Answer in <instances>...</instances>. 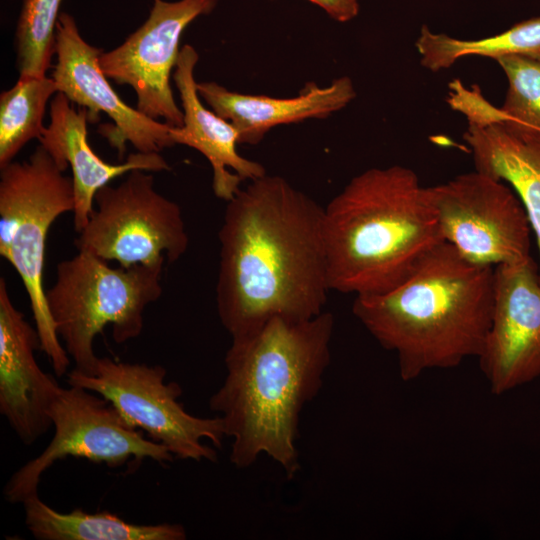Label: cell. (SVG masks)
I'll use <instances>...</instances> for the list:
<instances>
[{
    "instance_id": "23",
    "label": "cell",
    "mask_w": 540,
    "mask_h": 540,
    "mask_svg": "<svg viewBox=\"0 0 540 540\" xmlns=\"http://www.w3.org/2000/svg\"><path fill=\"white\" fill-rule=\"evenodd\" d=\"M508 80L502 117L540 132V61L511 55L496 60Z\"/></svg>"
},
{
    "instance_id": "17",
    "label": "cell",
    "mask_w": 540,
    "mask_h": 540,
    "mask_svg": "<svg viewBox=\"0 0 540 540\" xmlns=\"http://www.w3.org/2000/svg\"><path fill=\"white\" fill-rule=\"evenodd\" d=\"M198 59L193 46L181 48L173 80L181 99L183 124L171 126L170 136L174 144L193 148L209 161L213 192L217 198L228 202L241 189L242 181L262 177L266 170L259 162L238 153V130L202 103L194 77Z\"/></svg>"
},
{
    "instance_id": "21",
    "label": "cell",
    "mask_w": 540,
    "mask_h": 540,
    "mask_svg": "<svg viewBox=\"0 0 540 540\" xmlns=\"http://www.w3.org/2000/svg\"><path fill=\"white\" fill-rule=\"evenodd\" d=\"M58 92L52 77L19 78L0 95V168L14 161L31 140L40 139L43 117L52 95Z\"/></svg>"
},
{
    "instance_id": "1",
    "label": "cell",
    "mask_w": 540,
    "mask_h": 540,
    "mask_svg": "<svg viewBox=\"0 0 540 540\" xmlns=\"http://www.w3.org/2000/svg\"><path fill=\"white\" fill-rule=\"evenodd\" d=\"M324 207L265 174L227 202L219 229L216 306L231 338L273 318L311 319L328 292Z\"/></svg>"
},
{
    "instance_id": "20",
    "label": "cell",
    "mask_w": 540,
    "mask_h": 540,
    "mask_svg": "<svg viewBox=\"0 0 540 540\" xmlns=\"http://www.w3.org/2000/svg\"><path fill=\"white\" fill-rule=\"evenodd\" d=\"M421 65L438 72L466 56L495 60L519 55L540 61V16L521 21L502 33L481 39H458L422 26L415 42Z\"/></svg>"
},
{
    "instance_id": "18",
    "label": "cell",
    "mask_w": 540,
    "mask_h": 540,
    "mask_svg": "<svg viewBox=\"0 0 540 540\" xmlns=\"http://www.w3.org/2000/svg\"><path fill=\"white\" fill-rule=\"evenodd\" d=\"M201 99L239 132V143L257 144L272 128L326 118L355 97L352 80L342 76L327 86L307 83L294 97L279 98L231 91L216 82H199Z\"/></svg>"
},
{
    "instance_id": "6",
    "label": "cell",
    "mask_w": 540,
    "mask_h": 540,
    "mask_svg": "<svg viewBox=\"0 0 540 540\" xmlns=\"http://www.w3.org/2000/svg\"><path fill=\"white\" fill-rule=\"evenodd\" d=\"M0 255L21 278L43 351L58 377L69 355L61 344L44 290L46 241L55 220L74 209L72 177L39 145L28 160L0 168Z\"/></svg>"
},
{
    "instance_id": "10",
    "label": "cell",
    "mask_w": 540,
    "mask_h": 540,
    "mask_svg": "<svg viewBox=\"0 0 540 540\" xmlns=\"http://www.w3.org/2000/svg\"><path fill=\"white\" fill-rule=\"evenodd\" d=\"M426 191L445 241L467 260L495 267L531 256L529 218L503 181L475 170Z\"/></svg>"
},
{
    "instance_id": "2",
    "label": "cell",
    "mask_w": 540,
    "mask_h": 540,
    "mask_svg": "<svg viewBox=\"0 0 540 540\" xmlns=\"http://www.w3.org/2000/svg\"><path fill=\"white\" fill-rule=\"evenodd\" d=\"M334 322L325 310L307 320L277 317L232 338L226 377L209 406L232 438L229 459L234 466L247 468L265 454L288 479L295 477L300 414L322 386Z\"/></svg>"
},
{
    "instance_id": "11",
    "label": "cell",
    "mask_w": 540,
    "mask_h": 540,
    "mask_svg": "<svg viewBox=\"0 0 540 540\" xmlns=\"http://www.w3.org/2000/svg\"><path fill=\"white\" fill-rule=\"evenodd\" d=\"M218 0H154L147 20L115 49L102 52L99 64L119 85H129L137 96V109L146 116L163 118L170 126L183 124V111L171 88V72L180 54L185 28L209 14Z\"/></svg>"
},
{
    "instance_id": "3",
    "label": "cell",
    "mask_w": 540,
    "mask_h": 540,
    "mask_svg": "<svg viewBox=\"0 0 540 540\" xmlns=\"http://www.w3.org/2000/svg\"><path fill=\"white\" fill-rule=\"evenodd\" d=\"M494 268L467 260L444 241L398 287L355 296L352 312L396 354L403 381L455 368L481 352L492 318Z\"/></svg>"
},
{
    "instance_id": "14",
    "label": "cell",
    "mask_w": 540,
    "mask_h": 540,
    "mask_svg": "<svg viewBox=\"0 0 540 540\" xmlns=\"http://www.w3.org/2000/svg\"><path fill=\"white\" fill-rule=\"evenodd\" d=\"M447 103L467 120L463 138L475 170L507 182L522 202L536 237L540 273V132L502 117L478 86L468 88L458 79L449 83Z\"/></svg>"
},
{
    "instance_id": "7",
    "label": "cell",
    "mask_w": 540,
    "mask_h": 540,
    "mask_svg": "<svg viewBox=\"0 0 540 540\" xmlns=\"http://www.w3.org/2000/svg\"><path fill=\"white\" fill-rule=\"evenodd\" d=\"M150 171H130L117 186L95 195L96 207L75 240L86 251L122 267L172 264L187 251L181 207L154 188Z\"/></svg>"
},
{
    "instance_id": "4",
    "label": "cell",
    "mask_w": 540,
    "mask_h": 540,
    "mask_svg": "<svg viewBox=\"0 0 540 540\" xmlns=\"http://www.w3.org/2000/svg\"><path fill=\"white\" fill-rule=\"evenodd\" d=\"M330 290L387 293L445 241L426 187L402 165L354 176L324 207Z\"/></svg>"
},
{
    "instance_id": "12",
    "label": "cell",
    "mask_w": 540,
    "mask_h": 540,
    "mask_svg": "<svg viewBox=\"0 0 540 540\" xmlns=\"http://www.w3.org/2000/svg\"><path fill=\"white\" fill-rule=\"evenodd\" d=\"M477 358L495 395L540 377V273L532 256L495 266L492 318Z\"/></svg>"
},
{
    "instance_id": "16",
    "label": "cell",
    "mask_w": 540,
    "mask_h": 540,
    "mask_svg": "<svg viewBox=\"0 0 540 540\" xmlns=\"http://www.w3.org/2000/svg\"><path fill=\"white\" fill-rule=\"evenodd\" d=\"M86 108L75 109L71 101L57 92L50 103V122L39 139L58 167L71 168L74 187L73 224L80 233L88 223L99 189L130 171H168V162L159 153L136 152L120 164L105 162L88 143Z\"/></svg>"
},
{
    "instance_id": "9",
    "label": "cell",
    "mask_w": 540,
    "mask_h": 540,
    "mask_svg": "<svg viewBox=\"0 0 540 540\" xmlns=\"http://www.w3.org/2000/svg\"><path fill=\"white\" fill-rule=\"evenodd\" d=\"M166 369L160 365L127 363L102 357L92 375L73 369L68 385L79 386L110 402L132 427L147 433L179 459L217 460L208 439L221 448L226 436L221 418H203L189 414L178 401L182 388L165 382Z\"/></svg>"
},
{
    "instance_id": "24",
    "label": "cell",
    "mask_w": 540,
    "mask_h": 540,
    "mask_svg": "<svg viewBox=\"0 0 540 540\" xmlns=\"http://www.w3.org/2000/svg\"><path fill=\"white\" fill-rule=\"evenodd\" d=\"M322 8L332 19L348 22L359 13L358 0H308Z\"/></svg>"
},
{
    "instance_id": "19",
    "label": "cell",
    "mask_w": 540,
    "mask_h": 540,
    "mask_svg": "<svg viewBox=\"0 0 540 540\" xmlns=\"http://www.w3.org/2000/svg\"><path fill=\"white\" fill-rule=\"evenodd\" d=\"M27 529L38 540H184L180 524H134L109 512H58L39 495L23 503Z\"/></svg>"
},
{
    "instance_id": "8",
    "label": "cell",
    "mask_w": 540,
    "mask_h": 540,
    "mask_svg": "<svg viewBox=\"0 0 540 540\" xmlns=\"http://www.w3.org/2000/svg\"><path fill=\"white\" fill-rule=\"evenodd\" d=\"M48 414L54 436L6 483L4 497L12 504L37 495L45 471L66 457L85 458L111 468L144 459L165 465L175 458L164 445L147 439L142 430L128 424L110 402L82 387H61Z\"/></svg>"
},
{
    "instance_id": "13",
    "label": "cell",
    "mask_w": 540,
    "mask_h": 540,
    "mask_svg": "<svg viewBox=\"0 0 540 540\" xmlns=\"http://www.w3.org/2000/svg\"><path fill=\"white\" fill-rule=\"evenodd\" d=\"M102 52L82 38L70 14L60 13L56 25L57 61L51 76L58 92L86 108L89 121L96 120L100 112L111 118L114 126H106L101 134L118 151L119 158L127 142L143 153H159L175 145L170 125L146 116L119 97L100 67Z\"/></svg>"
},
{
    "instance_id": "22",
    "label": "cell",
    "mask_w": 540,
    "mask_h": 540,
    "mask_svg": "<svg viewBox=\"0 0 540 540\" xmlns=\"http://www.w3.org/2000/svg\"><path fill=\"white\" fill-rule=\"evenodd\" d=\"M62 0H23L16 29L19 78L44 77L55 53Z\"/></svg>"
},
{
    "instance_id": "5",
    "label": "cell",
    "mask_w": 540,
    "mask_h": 540,
    "mask_svg": "<svg viewBox=\"0 0 540 540\" xmlns=\"http://www.w3.org/2000/svg\"><path fill=\"white\" fill-rule=\"evenodd\" d=\"M164 264L112 268L86 251L57 264L46 300L74 369L87 375L95 372L94 339L108 324L118 344L141 334L146 307L162 295Z\"/></svg>"
},
{
    "instance_id": "15",
    "label": "cell",
    "mask_w": 540,
    "mask_h": 540,
    "mask_svg": "<svg viewBox=\"0 0 540 540\" xmlns=\"http://www.w3.org/2000/svg\"><path fill=\"white\" fill-rule=\"evenodd\" d=\"M40 337L13 304L0 278V413L17 437L30 445L52 422L48 411L61 386L38 365L34 350Z\"/></svg>"
}]
</instances>
